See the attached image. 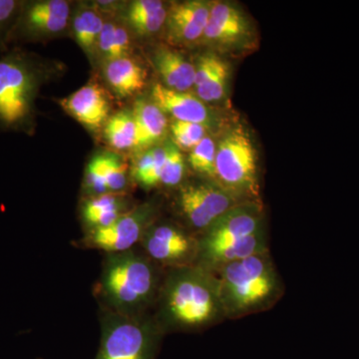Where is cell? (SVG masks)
<instances>
[{
    "instance_id": "6da1fadb",
    "label": "cell",
    "mask_w": 359,
    "mask_h": 359,
    "mask_svg": "<svg viewBox=\"0 0 359 359\" xmlns=\"http://www.w3.org/2000/svg\"><path fill=\"white\" fill-rule=\"evenodd\" d=\"M153 309L163 332L200 330L226 318L218 278L199 264L167 269Z\"/></svg>"
},
{
    "instance_id": "7a4b0ae2",
    "label": "cell",
    "mask_w": 359,
    "mask_h": 359,
    "mask_svg": "<svg viewBox=\"0 0 359 359\" xmlns=\"http://www.w3.org/2000/svg\"><path fill=\"white\" fill-rule=\"evenodd\" d=\"M165 269L139 247L105 254L93 294L100 309L126 316H147L154 309Z\"/></svg>"
},
{
    "instance_id": "3957f363",
    "label": "cell",
    "mask_w": 359,
    "mask_h": 359,
    "mask_svg": "<svg viewBox=\"0 0 359 359\" xmlns=\"http://www.w3.org/2000/svg\"><path fill=\"white\" fill-rule=\"evenodd\" d=\"M218 278L226 316L235 318L268 308L280 292V278L269 252L224 264Z\"/></svg>"
},
{
    "instance_id": "277c9868",
    "label": "cell",
    "mask_w": 359,
    "mask_h": 359,
    "mask_svg": "<svg viewBox=\"0 0 359 359\" xmlns=\"http://www.w3.org/2000/svg\"><path fill=\"white\" fill-rule=\"evenodd\" d=\"M100 311L101 341L95 359H156L164 332L151 314L126 316Z\"/></svg>"
},
{
    "instance_id": "5b68a950",
    "label": "cell",
    "mask_w": 359,
    "mask_h": 359,
    "mask_svg": "<svg viewBox=\"0 0 359 359\" xmlns=\"http://www.w3.org/2000/svg\"><path fill=\"white\" fill-rule=\"evenodd\" d=\"M39 71L21 51L0 59V130H25L34 112Z\"/></svg>"
},
{
    "instance_id": "8992f818",
    "label": "cell",
    "mask_w": 359,
    "mask_h": 359,
    "mask_svg": "<svg viewBox=\"0 0 359 359\" xmlns=\"http://www.w3.org/2000/svg\"><path fill=\"white\" fill-rule=\"evenodd\" d=\"M216 182L242 202H257V151L241 127L228 132L217 146Z\"/></svg>"
},
{
    "instance_id": "52a82bcc",
    "label": "cell",
    "mask_w": 359,
    "mask_h": 359,
    "mask_svg": "<svg viewBox=\"0 0 359 359\" xmlns=\"http://www.w3.org/2000/svg\"><path fill=\"white\" fill-rule=\"evenodd\" d=\"M241 203L244 202L218 183L189 184L180 189L177 199L182 217L201 235Z\"/></svg>"
},
{
    "instance_id": "ba28073f",
    "label": "cell",
    "mask_w": 359,
    "mask_h": 359,
    "mask_svg": "<svg viewBox=\"0 0 359 359\" xmlns=\"http://www.w3.org/2000/svg\"><path fill=\"white\" fill-rule=\"evenodd\" d=\"M163 269L197 264L199 238L172 224L153 223L138 245Z\"/></svg>"
},
{
    "instance_id": "9c48e42d",
    "label": "cell",
    "mask_w": 359,
    "mask_h": 359,
    "mask_svg": "<svg viewBox=\"0 0 359 359\" xmlns=\"http://www.w3.org/2000/svg\"><path fill=\"white\" fill-rule=\"evenodd\" d=\"M155 209L151 204L134 207L110 226L86 231L75 244L80 249L97 250L112 254L126 252L140 244L144 233L154 223Z\"/></svg>"
},
{
    "instance_id": "30bf717a",
    "label": "cell",
    "mask_w": 359,
    "mask_h": 359,
    "mask_svg": "<svg viewBox=\"0 0 359 359\" xmlns=\"http://www.w3.org/2000/svg\"><path fill=\"white\" fill-rule=\"evenodd\" d=\"M263 221V210L257 202L241 203L198 238L199 254L219 245L237 242L264 230Z\"/></svg>"
},
{
    "instance_id": "8fae6325",
    "label": "cell",
    "mask_w": 359,
    "mask_h": 359,
    "mask_svg": "<svg viewBox=\"0 0 359 359\" xmlns=\"http://www.w3.org/2000/svg\"><path fill=\"white\" fill-rule=\"evenodd\" d=\"M69 4L63 0H45L23 4L9 39L32 40L65 29Z\"/></svg>"
},
{
    "instance_id": "7c38bea8",
    "label": "cell",
    "mask_w": 359,
    "mask_h": 359,
    "mask_svg": "<svg viewBox=\"0 0 359 359\" xmlns=\"http://www.w3.org/2000/svg\"><path fill=\"white\" fill-rule=\"evenodd\" d=\"M252 37V26L245 14L230 2H212L203 40L219 49L240 48Z\"/></svg>"
},
{
    "instance_id": "4fadbf2b",
    "label": "cell",
    "mask_w": 359,
    "mask_h": 359,
    "mask_svg": "<svg viewBox=\"0 0 359 359\" xmlns=\"http://www.w3.org/2000/svg\"><path fill=\"white\" fill-rule=\"evenodd\" d=\"M212 2L190 0L179 2L168 11L167 39L173 44H191L203 39Z\"/></svg>"
},
{
    "instance_id": "5bb4252c",
    "label": "cell",
    "mask_w": 359,
    "mask_h": 359,
    "mask_svg": "<svg viewBox=\"0 0 359 359\" xmlns=\"http://www.w3.org/2000/svg\"><path fill=\"white\" fill-rule=\"evenodd\" d=\"M153 103L175 121L198 123L207 127L211 123V111L199 97L156 84L152 90Z\"/></svg>"
},
{
    "instance_id": "9a60e30c",
    "label": "cell",
    "mask_w": 359,
    "mask_h": 359,
    "mask_svg": "<svg viewBox=\"0 0 359 359\" xmlns=\"http://www.w3.org/2000/svg\"><path fill=\"white\" fill-rule=\"evenodd\" d=\"M63 108L88 128H98L108 121L110 103L100 85H85L62 100Z\"/></svg>"
},
{
    "instance_id": "2e32d148",
    "label": "cell",
    "mask_w": 359,
    "mask_h": 359,
    "mask_svg": "<svg viewBox=\"0 0 359 359\" xmlns=\"http://www.w3.org/2000/svg\"><path fill=\"white\" fill-rule=\"evenodd\" d=\"M230 77V66L216 54L201 56L195 65L196 95L204 102H216L224 96Z\"/></svg>"
},
{
    "instance_id": "e0dca14e",
    "label": "cell",
    "mask_w": 359,
    "mask_h": 359,
    "mask_svg": "<svg viewBox=\"0 0 359 359\" xmlns=\"http://www.w3.org/2000/svg\"><path fill=\"white\" fill-rule=\"evenodd\" d=\"M132 209L125 193H107L89 197L82 204V221L86 231H94L110 226Z\"/></svg>"
},
{
    "instance_id": "ac0fdd59",
    "label": "cell",
    "mask_w": 359,
    "mask_h": 359,
    "mask_svg": "<svg viewBox=\"0 0 359 359\" xmlns=\"http://www.w3.org/2000/svg\"><path fill=\"white\" fill-rule=\"evenodd\" d=\"M154 63L168 88L186 92L194 87L195 65L189 62L179 52L161 48L156 51Z\"/></svg>"
},
{
    "instance_id": "d6986e66",
    "label": "cell",
    "mask_w": 359,
    "mask_h": 359,
    "mask_svg": "<svg viewBox=\"0 0 359 359\" xmlns=\"http://www.w3.org/2000/svg\"><path fill=\"white\" fill-rule=\"evenodd\" d=\"M105 77L118 95L127 97L134 95L144 88L147 74L138 62L124 57L107 63Z\"/></svg>"
},
{
    "instance_id": "ffe728a7",
    "label": "cell",
    "mask_w": 359,
    "mask_h": 359,
    "mask_svg": "<svg viewBox=\"0 0 359 359\" xmlns=\"http://www.w3.org/2000/svg\"><path fill=\"white\" fill-rule=\"evenodd\" d=\"M133 116L137 127V147L154 145L166 134V115L154 103L137 101Z\"/></svg>"
},
{
    "instance_id": "44dd1931",
    "label": "cell",
    "mask_w": 359,
    "mask_h": 359,
    "mask_svg": "<svg viewBox=\"0 0 359 359\" xmlns=\"http://www.w3.org/2000/svg\"><path fill=\"white\" fill-rule=\"evenodd\" d=\"M105 136L113 148L127 150L137 147V127L133 113H117L108 119L105 126Z\"/></svg>"
},
{
    "instance_id": "7402d4cb",
    "label": "cell",
    "mask_w": 359,
    "mask_h": 359,
    "mask_svg": "<svg viewBox=\"0 0 359 359\" xmlns=\"http://www.w3.org/2000/svg\"><path fill=\"white\" fill-rule=\"evenodd\" d=\"M103 26L102 18L95 11L91 9L78 11L74 18V35L78 44L88 53L93 51L98 45Z\"/></svg>"
},
{
    "instance_id": "603a6c76",
    "label": "cell",
    "mask_w": 359,
    "mask_h": 359,
    "mask_svg": "<svg viewBox=\"0 0 359 359\" xmlns=\"http://www.w3.org/2000/svg\"><path fill=\"white\" fill-rule=\"evenodd\" d=\"M217 145L211 137L205 136L202 141L191 151L189 164L194 171L205 178L216 179Z\"/></svg>"
},
{
    "instance_id": "cb8c5ba5",
    "label": "cell",
    "mask_w": 359,
    "mask_h": 359,
    "mask_svg": "<svg viewBox=\"0 0 359 359\" xmlns=\"http://www.w3.org/2000/svg\"><path fill=\"white\" fill-rule=\"evenodd\" d=\"M207 127L198 123L174 121L171 124L175 145L180 150L192 151L205 137Z\"/></svg>"
},
{
    "instance_id": "d4e9b609",
    "label": "cell",
    "mask_w": 359,
    "mask_h": 359,
    "mask_svg": "<svg viewBox=\"0 0 359 359\" xmlns=\"http://www.w3.org/2000/svg\"><path fill=\"white\" fill-rule=\"evenodd\" d=\"M166 159L163 168L160 185L176 187L180 185L185 174V162L181 151L172 143L166 146Z\"/></svg>"
},
{
    "instance_id": "484cf974",
    "label": "cell",
    "mask_w": 359,
    "mask_h": 359,
    "mask_svg": "<svg viewBox=\"0 0 359 359\" xmlns=\"http://www.w3.org/2000/svg\"><path fill=\"white\" fill-rule=\"evenodd\" d=\"M104 155V167H105L106 184L109 193H124L126 190L128 179L127 171L128 166L126 163L117 156L112 154Z\"/></svg>"
},
{
    "instance_id": "4316f807",
    "label": "cell",
    "mask_w": 359,
    "mask_h": 359,
    "mask_svg": "<svg viewBox=\"0 0 359 359\" xmlns=\"http://www.w3.org/2000/svg\"><path fill=\"white\" fill-rule=\"evenodd\" d=\"M85 190L89 194V197L109 193L106 184L104 155L94 157L89 163L85 176Z\"/></svg>"
},
{
    "instance_id": "83f0119b",
    "label": "cell",
    "mask_w": 359,
    "mask_h": 359,
    "mask_svg": "<svg viewBox=\"0 0 359 359\" xmlns=\"http://www.w3.org/2000/svg\"><path fill=\"white\" fill-rule=\"evenodd\" d=\"M22 7L23 4L15 0H0V48L6 46Z\"/></svg>"
},
{
    "instance_id": "f1b7e54d",
    "label": "cell",
    "mask_w": 359,
    "mask_h": 359,
    "mask_svg": "<svg viewBox=\"0 0 359 359\" xmlns=\"http://www.w3.org/2000/svg\"><path fill=\"white\" fill-rule=\"evenodd\" d=\"M167 15L168 11L165 7H163L157 13L140 18V20L131 21L130 25H131L135 32L138 33L139 35H142V36L154 34V33L159 32L163 25L166 23Z\"/></svg>"
},
{
    "instance_id": "f546056e",
    "label": "cell",
    "mask_w": 359,
    "mask_h": 359,
    "mask_svg": "<svg viewBox=\"0 0 359 359\" xmlns=\"http://www.w3.org/2000/svg\"><path fill=\"white\" fill-rule=\"evenodd\" d=\"M164 4L159 0H137L132 2L128 11L129 22L140 20L162 9Z\"/></svg>"
},
{
    "instance_id": "4dcf8cb0",
    "label": "cell",
    "mask_w": 359,
    "mask_h": 359,
    "mask_svg": "<svg viewBox=\"0 0 359 359\" xmlns=\"http://www.w3.org/2000/svg\"><path fill=\"white\" fill-rule=\"evenodd\" d=\"M131 41H130L129 33L122 26L116 25L114 33V44H113L112 54L110 61L116 59L127 57L130 51ZM109 62V61H108Z\"/></svg>"
},
{
    "instance_id": "1f68e13d",
    "label": "cell",
    "mask_w": 359,
    "mask_h": 359,
    "mask_svg": "<svg viewBox=\"0 0 359 359\" xmlns=\"http://www.w3.org/2000/svg\"><path fill=\"white\" fill-rule=\"evenodd\" d=\"M116 25L113 23H104L102 32L98 40L99 51L110 61L111 54H112L113 44H114V33Z\"/></svg>"
}]
</instances>
